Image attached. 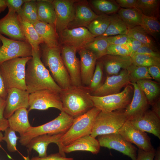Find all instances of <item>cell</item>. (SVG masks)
I'll list each match as a JSON object with an SVG mask.
<instances>
[{
	"label": "cell",
	"instance_id": "59",
	"mask_svg": "<svg viewBox=\"0 0 160 160\" xmlns=\"http://www.w3.org/2000/svg\"><path fill=\"white\" fill-rule=\"evenodd\" d=\"M6 129L4 127L0 125V132L1 131H4Z\"/></svg>",
	"mask_w": 160,
	"mask_h": 160
},
{
	"label": "cell",
	"instance_id": "41",
	"mask_svg": "<svg viewBox=\"0 0 160 160\" xmlns=\"http://www.w3.org/2000/svg\"><path fill=\"white\" fill-rule=\"evenodd\" d=\"M129 76L131 82H136L143 79H151L148 73V67L131 65L127 69Z\"/></svg>",
	"mask_w": 160,
	"mask_h": 160
},
{
	"label": "cell",
	"instance_id": "4",
	"mask_svg": "<svg viewBox=\"0 0 160 160\" xmlns=\"http://www.w3.org/2000/svg\"><path fill=\"white\" fill-rule=\"evenodd\" d=\"M31 57H17L0 63V71L7 91L12 88L26 90L25 66Z\"/></svg>",
	"mask_w": 160,
	"mask_h": 160
},
{
	"label": "cell",
	"instance_id": "40",
	"mask_svg": "<svg viewBox=\"0 0 160 160\" xmlns=\"http://www.w3.org/2000/svg\"><path fill=\"white\" fill-rule=\"evenodd\" d=\"M130 56L132 64L135 65L146 67L153 65L160 66V58L136 54Z\"/></svg>",
	"mask_w": 160,
	"mask_h": 160
},
{
	"label": "cell",
	"instance_id": "2",
	"mask_svg": "<svg viewBox=\"0 0 160 160\" xmlns=\"http://www.w3.org/2000/svg\"><path fill=\"white\" fill-rule=\"evenodd\" d=\"M90 93L82 86H72L59 93L63 111L73 118L85 113L94 107Z\"/></svg>",
	"mask_w": 160,
	"mask_h": 160
},
{
	"label": "cell",
	"instance_id": "20",
	"mask_svg": "<svg viewBox=\"0 0 160 160\" xmlns=\"http://www.w3.org/2000/svg\"><path fill=\"white\" fill-rule=\"evenodd\" d=\"M0 34L5 35L12 39L27 41L16 12L8 11L7 14L0 19Z\"/></svg>",
	"mask_w": 160,
	"mask_h": 160
},
{
	"label": "cell",
	"instance_id": "11",
	"mask_svg": "<svg viewBox=\"0 0 160 160\" xmlns=\"http://www.w3.org/2000/svg\"><path fill=\"white\" fill-rule=\"evenodd\" d=\"M96 37L84 27L67 28L59 36V43L62 45L73 47L77 51L84 48Z\"/></svg>",
	"mask_w": 160,
	"mask_h": 160
},
{
	"label": "cell",
	"instance_id": "31",
	"mask_svg": "<svg viewBox=\"0 0 160 160\" xmlns=\"http://www.w3.org/2000/svg\"><path fill=\"white\" fill-rule=\"evenodd\" d=\"M117 14L126 24L128 29L141 25L143 15L137 8H120L118 11Z\"/></svg>",
	"mask_w": 160,
	"mask_h": 160
},
{
	"label": "cell",
	"instance_id": "46",
	"mask_svg": "<svg viewBox=\"0 0 160 160\" xmlns=\"http://www.w3.org/2000/svg\"><path fill=\"white\" fill-rule=\"evenodd\" d=\"M26 0H5L8 11L17 13Z\"/></svg>",
	"mask_w": 160,
	"mask_h": 160
},
{
	"label": "cell",
	"instance_id": "47",
	"mask_svg": "<svg viewBox=\"0 0 160 160\" xmlns=\"http://www.w3.org/2000/svg\"><path fill=\"white\" fill-rule=\"evenodd\" d=\"M134 54H142L160 58L159 52L155 51L151 48L143 45Z\"/></svg>",
	"mask_w": 160,
	"mask_h": 160
},
{
	"label": "cell",
	"instance_id": "44",
	"mask_svg": "<svg viewBox=\"0 0 160 160\" xmlns=\"http://www.w3.org/2000/svg\"><path fill=\"white\" fill-rule=\"evenodd\" d=\"M132 54L131 49L127 44L122 45L109 44L107 55L121 56H130Z\"/></svg>",
	"mask_w": 160,
	"mask_h": 160
},
{
	"label": "cell",
	"instance_id": "5",
	"mask_svg": "<svg viewBox=\"0 0 160 160\" xmlns=\"http://www.w3.org/2000/svg\"><path fill=\"white\" fill-rule=\"evenodd\" d=\"M74 118L63 111L54 119L44 124L29 128L20 136L19 142L26 146L33 138L39 135L64 133L72 125Z\"/></svg>",
	"mask_w": 160,
	"mask_h": 160
},
{
	"label": "cell",
	"instance_id": "7",
	"mask_svg": "<svg viewBox=\"0 0 160 160\" xmlns=\"http://www.w3.org/2000/svg\"><path fill=\"white\" fill-rule=\"evenodd\" d=\"M127 120L124 111H100L95 119L90 135L95 138L100 135L118 133Z\"/></svg>",
	"mask_w": 160,
	"mask_h": 160
},
{
	"label": "cell",
	"instance_id": "51",
	"mask_svg": "<svg viewBox=\"0 0 160 160\" xmlns=\"http://www.w3.org/2000/svg\"><path fill=\"white\" fill-rule=\"evenodd\" d=\"M137 0H116V3L123 8H137Z\"/></svg>",
	"mask_w": 160,
	"mask_h": 160
},
{
	"label": "cell",
	"instance_id": "9",
	"mask_svg": "<svg viewBox=\"0 0 160 160\" xmlns=\"http://www.w3.org/2000/svg\"><path fill=\"white\" fill-rule=\"evenodd\" d=\"M0 63L17 57H31L32 48L27 41L8 39L0 34Z\"/></svg>",
	"mask_w": 160,
	"mask_h": 160
},
{
	"label": "cell",
	"instance_id": "38",
	"mask_svg": "<svg viewBox=\"0 0 160 160\" xmlns=\"http://www.w3.org/2000/svg\"><path fill=\"white\" fill-rule=\"evenodd\" d=\"M159 19L143 15L140 25L156 41H158L160 33Z\"/></svg>",
	"mask_w": 160,
	"mask_h": 160
},
{
	"label": "cell",
	"instance_id": "28",
	"mask_svg": "<svg viewBox=\"0 0 160 160\" xmlns=\"http://www.w3.org/2000/svg\"><path fill=\"white\" fill-rule=\"evenodd\" d=\"M52 1L36 0L38 21L55 27L56 17Z\"/></svg>",
	"mask_w": 160,
	"mask_h": 160
},
{
	"label": "cell",
	"instance_id": "25",
	"mask_svg": "<svg viewBox=\"0 0 160 160\" xmlns=\"http://www.w3.org/2000/svg\"><path fill=\"white\" fill-rule=\"evenodd\" d=\"M98 16L88 6L83 4H79L75 6L74 18L69 24L67 28L87 27Z\"/></svg>",
	"mask_w": 160,
	"mask_h": 160
},
{
	"label": "cell",
	"instance_id": "57",
	"mask_svg": "<svg viewBox=\"0 0 160 160\" xmlns=\"http://www.w3.org/2000/svg\"><path fill=\"white\" fill-rule=\"evenodd\" d=\"M153 160H160V147H159L155 152Z\"/></svg>",
	"mask_w": 160,
	"mask_h": 160
},
{
	"label": "cell",
	"instance_id": "32",
	"mask_svg": "<svg viewBox=\"0 0 160 160\" xmlns=\"http://www.w3.org/2000/svg\"><path fill=\"white\" fill-rule=\"evenodd\" d=\"M110 24L105 33L95 37L99 38L119 34H127L128 29L124 22L118 15L113 13L109 16Z\"/></svg>",
	"mask_w": 160,
	"mask_h": 160
},
{
	"label": "cell",
	"instance_id": "35",
	"mask_svg": "<svg viewBox=\"0 0 160 160\" xmlns=\"http://www.w3.org/2000/svg\"><path fill=\"white\" fill-rule=\"evenodd\" d=\"M17 14L21 18L34 24L38 21L36 0H26Z\"/></svg>",
	"mask_w": 160,
	"mask_h": 160
},
{
	"label": "cell",
	"instance_id": "23",
	"mask_svg": "<svg viewBox=\"0 0 160 160\" xmlns=\"http://www.w3.org/2000/svg\"><path fill=\"white\" fill-rule=\"evenodd\" d=\"M99 60L109 76L117 75L121 70L127 69L132 64L130 56L106 55Z\"/></svg>",
	"mask_w": 160,
	"mask_h": 160
},
{
	"label": "cell",
	"instance_id": "42",
	"mask_svg": "<svg viewBox=\"0 0 160 160\" xmlns=\"http://www.w3.org/2000/svg\"><path fill=\"white\" fill-rule=\"evenodd\" d=\"M103 66L99 60L96 63L95 70L89 85L84 87L91 94L98 89L102 84Z\"/></svg>",
	"mask_w": 160,
	"mask_h": 160
},
{
	"label": "cell",
	"instance_id": "45",
	"mask_svg": "<svg viewBox=\"0 0 160 160\" xmlns=\"http://www.w3.org/2000/svg\"><path fill=\"white\" fill-rule=\"evenodd\" d=\"M109 44L122 45L127 44L129 38L127 34H119L106 37Z\"/></svg>",
	"mask_w": 160,
	"mask_h": 160
},
{
	"label": "cell",
	"instance_id": "33",
	"mask_svg": "<svg viewBox=\"0 0 160 160\" xmlns=\"http://www.w3.org/2000/svg\"><path fill=\"white\" fill-rule=\"evenodd\" d=\"M136 83L144 93L149 104L151 105L159 95L160 87L159 84L148 79L140 80Z\"/></svg>",
	"mask_w": 160,
	"mask_h": 160
},
{
	"label": "cell",
	"instance_id": "10",
	"mask_svg": "<svg viewBox=\"0 0 160 160\" xmlns=\"http://www.w3.org/2000/svg\"><path fill=\"white\" fill-rule=\"evenodd\" d=\"M29 105L28 112L33 109L44 110L50 108L63 111L59 93L47 89L38 90L29 94Z\"/></svg>",
	"mask_w": 160,
	"mask_h": 160
},
{
	"label": "cell",
	"instance_id": "6",
	"mask_svg": "<svg viewBox=\"0 0 160 160\" xmlns=\"http://www.w3.org/2000/svg\"><path fill=\"white\" fill-rule=\"evenodd\" d=\"M100 110L94 107L86 113L74 118L73 123L62 137L63 147L82 137L90 135L95 119Z\"/></svg>",
	"mask_w": 160,
	"mask_h": 160
},
{
	"label": "cell",
	"instance_id": "26",
	"mask_svg": "<svg viewBox=\"0 0 160 160\" xmlns=\"http://www.w3.org/2000/svg\"><path fill=\"white\" fill-rule=\"evenodd\" d=\"M33 25L44 44L50 47H60L59 36L55 26L39 21Z\"/></svg>",
	"mask_w": 160,
	"mask_h": 160
},
{
	"label": "cell",
	"instance_id": "39",
	"mask_svg": "<svg viewBox=\"0 0 160 160\" xmlns=\"http://www.w3.org/2000/svg\"><path fill=\"white\" fill-rule=\"evenodd\" d=\"M91 2L93 7L101 13V15L115 13L120 8L115 1L93 0Z\"/></svg>",
	"mask_w": 160,
	"mask_h": 160
},
{
	"label": "cell",
	"instance_id": "24",
	"mask_svg": "<svg viewBox=\"0 0 160 160\" xmlns=\"http://www.w3.org/2000/svg\"><path fill=\"white\" fill-rule=\"evenodd\" d=\"M100 147L98 140L89 135L81 137L69 145L64 146L63 149L65 153L76 151H84L97 154L100 152Z\"/></svg>",
	"mask_w": 160,
	"mask_h": 160
},
{
	"label": "cell",
	"instance_id": "22",
	"mask_svg": "<svg viewBox=\"0 0 160 160\" xmlns=\"http://www.w3.org/2000/svg\"><path fill=\"white\" fill-rule=\"evenodd\" d=\"M130 84L133 86V95L130 103L124 111L128 120L148 110L149 105L144 93L136 83L132 82Z\"/></svg>",
	"mask_w": 160,
	"mask_h": 160
},
{
	"label": "cell",
	"instance_id": "16",
	"mask_svg": "<svg viewBox=\"0 0 160 160\" xmlns=\"http://www.w3.org/2000/svg\"><path fill=\"white\" fill-rule=\"evenodd\" d=\"M118 133L128 141L136 145L139 149L147 152L154 149L147 134L135 128L128 120L124 123Z\"/></svg>",
	"mask_w": 160,
	"mask_h": 160
},
{
	"label": "cell",
	"instance_id": "8",
	"mask_svg": "<svg viewBox=\"0 0 160 160\" xmlns=\"http://www.w3.org/2000/svg\"><path fill=\"white\" fill-rule=\"evenodd\" d=\"M133 89L131 86L128 85L117 93L102 96H93L90 94L89 97L94 107L103 112H112L126 108L132 100Z\"/></svg>",
	"mask_w": 160,
	"mask_h": 160
},
{
	"label": "cell",
	"instance_id": "60",
	"mask_svg": "<svg viewBox=\"0 0 160 160\" xmlns=\"http://www.w3.org/2000/svg\"><path fill=\"white\" fill-rule=\"evenodd\" d=\"M1 42V41H0V43Z\"/></svg>",
	"mask_w": 160,
	"mask_h": 160
},
{
	"label": "cell",
	"instance_id": "13",
	"mask_svg": "<svg viewBox=\"0 0 160 160\" xmlns=\"http://www.w3.org/2000/svg\"><path fill=\"white\" fill-rule=\"evenodd\" d=\"M60 48L61 58L69 76L71 85L82 87L80 62L76 55L77 50L73 47L66 45H62Z\"/></svg>",
	"mask_w": 160,
	"mask_h": 160
},
{
	"label": "cell",
	"instance_id": "17",
	"mask_svg": "<svg viewBox=\"0 0 160 160\" xmlns=\"http://www.w3.org/2000/svg\"><path fill=\"white\" fill-rule=\"evenodd\" d=\"M64 133H60L52 135L44 134L39 135L32 139L26 146L28 152H30L32 149L38 153V157L44 158L47 156V148L49 145L54 143L58 145L59 153L62 156L66 157L63 151V147L60 143V140Z\"/></svg>",
	"mask_w": 160,
	"mask_h": 160
},
{
	"label": "cell",
	"instance_id": "43",
	"mask_svg": "<svg viewBox=\"0 0 160 160\" xmlns=\"http://www.w3.org/2000/svg\"><path fill=\"white\" fill-rule=\"evenodd\" d=\"M4 136L2 140L5 141L7 143L8 150L10 152H14L17 151V142L20 137L17 136L15 132L8 127L4 130Z\"/></svg>",
	"mask_w": 160,
	"mask_h": 160
},
{
	"label": "cell",
	"instance_id": "30",
	"mask_svg": "<svg viewBox=\"0 0 160 160\" xmlns=\"http://www.w3.org/2000/svg\"><path fill=\"white\" fill-rule=\"evenodd\" d=\"M127 35L153 50L159 52L156 41L140 25L128 29Z\"/></svg>",
	"mask_w": 160,
	"mask_h": 160
},
{
	"label": "cell",
	"instance_id": "29",
	"mask_svg": "<svg viewBox=\"0 0 160 160\" xmlns=\"http://www.w3.org/2000/svg\"><path fill=\"white\" fill-rule=\"evenodd\" d=\"M18 17L22 31L27 41L31 45L32 49L36 51H40V45L44 43L33 25L18 15Z\"/></svg>",
	"mask_w": 160,
	"mask_h": 160
},
{
	"label": "cell",
	"instance_id": "34",
	"mask_svg": "<svg viewBox=\"0 0 160 160\" xmlns=\"http://www.w3.org/2000/svg\"><path fill=\"white\" fill-rule=\"evenodd\" d=\"M160 3L159 0H137V8L145 16L159 19Z\"/></svg>",
	"mask_w": 160,
	"mask_h": 160
},
{
	"label": "cell",
	"instance_id": "27",
	"mask_svg": "<svg viewBox=\"0 0 160 160\" xmlns=\"http://www.w3.org/2000/svg\"><path fill=\"white\" fill-rule=\"evenodd\" d=\"M27 108H22L16 110L8 119L9 127L22 136L31 126L28 119Z\"/></svg>",
	"mask_w": 160,
	"mask_h": 160
},
{
	"label": "cell",
	"instance_id": "58",
	"mask_svg": "<svg viewBox=\"0 0 160 160\" xmlns=\"http://www.w3.org/2000/svg\"><path fill=\"white\" fill-rule=\"evenodd\" d=\"M23 157L24 160H31L30 159L28 155V156L27 157H25L24 156H23Z\"/></svg>",
	"mask_w": 160,
	"mask_h": 160
},
{
	"label": "cell",
	"instance_id": "37",
	"mask_svg": "<svg viewBox=\"0 0 160 160\" xmlns=\"http://www.w3.org/2000/svg\"><path fill=\"white\" fill-rule=\"evenodd\" d=\"M109 45L106 37L96 38L84 47L92 52L99 59L107 54Z\"/></svg>",
	"mask_w": 160,
	"mask_h": 160
},
{
	"label": "cell",
	"instance_id": "15",
	"mask_svg": "<svg viewBox=\"0 0 160 160\" xmlns=\"http://www.w3.org/2000/svg\"><path fill=\"white\" fill-rule=\"evenodd\" d=\"M127 69H122L116 75L108 76L104 83L95 91L90 94L96 96H102L115 94L131 82Z\"/></svg>",
	"mask_w": 160,
	"mask_h": 160
},
{
	"label": "cell",
	"instance_id": "14",
	"mask_svg": "<svg viewBox=\"0 0 160 160\" xmlns=\"http://www.w3.org/2000/svg\"><path fill=\"white\" fill-rule=\"evenodd\" d=\"M52 2L56 14L55 28L59 36L73 19L75 5L71 0H54Z\"/></svg>",
	"mask_w": 160,
	"mask_h": 160
},
{
	"label": "cell",
	"instance_id": "1",
	"mask_svg": "<svg viewBox=\"0 0 160 160\" xmlns=\"http://www.w3.org/2000/svg\"><path fill=\"white\" fill-rule=\"evenodd\" d=\"M32 49V57L27 63L25 70L27 91L30 94L38 90L47 89L60 93L62 89L43 63L40 51H36Z\"/></svg>",
	"mask_w": 160,
	"mask_h": 160
},
{
	"label": "cell",
	"instance_id": "36",
	"mask_svg": "<svg viewBox=\"0 0 160 160\" xmlns=\"http://www.w3.org/2000/svg\"><path fill=\"white\" fill-rule=\"evenodd\" d=\"M110 23L109 16L102 14L91 22L87 27L89 32L96 37L105 33Z\"/></svg>",
	"mask_w": 160,
	"mask_h": 160
},
{
	"label": "cell",
	"instance_id": "12",
	"mask_svg": "<svg viewBox=\"0 0 160 160\" xmlns=\"http://www.w3.org/2000/svg\"><path fill=\"white\" fill-rule=\"evenodd\" d=\"M97 140L100 147L115 150L129 156L132 160H136L137 148L119 133L100 135L98 136Z\"/></svg>",
	"mask_w": 160,
	"mask_h": 160
},
{
	"label": "cell",
	"instance_id": "52",
	"mask_svg": "<svg viewBox=\"0 0 160 160\" xmlns=\"http://www.w3.org/2000/svg\"><path fill=\"white\" fill-rule=\"evenodd\" d=\"M149 74L152 78L157 81H160V66L153 65L148 67Z\"/></svg>",
	"mask_w": 160,
	"mask_h": 160
},
{
	"label": "cell",
	"instance_id": "3",
	"mask_svg": "<svg viewBox=\"0 0 160 160\" xmlns=\"http://www.w3.org/2000/svg\"><path fill=\"white\" fill-rule=\"evenodd\" d=\"M40 48L41 60L49 68L54 80L62 90L69 88L71 86L70 77L61 58L60 47H50L42 43Z\"/></svg>",
	"mask_w": 160,
	"mask_h": 160
},
{
	"label": "cell",
	"instance_id": "48",
	"mask_svg": "<svg viewBox=\"0 0 160 160\" xmlns=\"http://www.w3.org/2000/svg\"><path fill=\"white\" fill-rule=\"evenodd\" d=\"M155 150L145 151L139 149L136 160H153Z\"/></svg>",
	"mask_w": 160,
	"mask_h": 160
},
{
	"label": "cell",
	"instance_id": "19",
	"mask_svg": "<svg viewBox=\"0 0 160 160\" xmlns=\"http://www.w3.org/2000/svg\"><path fill=\"white\" fill-rule=\"evenodd\" d=\"M29 94L26 90L12 88L7 91L4 117L7 119L17 110L28 108Z\"/></svg>",
	"mask_w": 160,
	"mask_h": 160
},
{
	"label": "cell",
	"instance_id": "53",
	"mask_svg": "<svg viewBox=\"0 0 160 160\" xmlns=\"http://www.w3.org/2000/svg\"><path fill=\"white\" fill-rule=\"evenodd\" d=\"M127 44L130 48L132 52L131 55L135 53L143 45L137 40L129 37Z\"/></svg>",
	"mask_w": 160,
	"mask_h": 160
},
{
	"label": "cell",
	"instance_id": "18",
	"mask_svg": "<svg viewBox=\"0 0 160 160\" xmlns=\"http://www.w3.org/2000/svg\"><path fill=\"white\" fill-rule=\"evenodd\" d=\"M129 120L136 128L160 139V119L152 110H147Z\"/></svg>",
	"mask_w": 160,
	"mask_h": 160
},
{
	"label": "cell",
	"instance_id": "50",
	"mask_svg": "<svg viewBox=\"0 0 160 160\" xmlns=\"http://www.w3.org/2000/svg\"><path fill=\"white\" fill-rule=\"evenodd\" d=\"M6 103V100L0 97V125L6 129L9 127V125L7 119L4 117V112Z\"/></svg>",
	"mask_w": 160,
	"mask_h": 160
},
{
	"label": "cell",
	"instance_id": "54",
	"mask_svg": "<svg viewBox=\"0 0 160 160\" xmlns=\"http://www.w3.org/2000/svg\"><path fill=\"white\" fill-rule=\"evenodd\" d=\"M7 91L6 88L3 77L0 71V97L6 100Z\"/></svg>",
	"mask_w": 160,
	"mask_h": 160
},
{
	"label": "cell",
	"instance_id": "56",
	"mask_svg": "<svg viewBox=\"0 0 160 160\" xmlns=\"http://www.w3.org/2000/svg\"><path fill=\"white\" fill-rule=\"evenodd\" d=\"M7 7L5 0H0V13L3 12Z\"/></svg>",
	"mask_w": 160,
	"mask_h": 160
},
{
	"label": "cell",
	"instance_id": "21",
	"mask_svg": "<svg viewBox=\"0 0 160 160\" xmlns=\"http://www.w3.org/2000/svg\"><path fill=\"white\" fill-rule=\"evenodd\" d=\"M80 57V66L82 85L88 86L91 81L97 59L92 52L84 48L78 50Z\"/></svg>",
	"mask_w": 160,
	"mask_h": 160
},
{
	"label": "cell",
	"instance_id": "55",
	"mask_svg": "<svg viewBox=\"0 0 160 160\" xmlns=\"http://www.w3.org/2000/svg\"><path fill=\"white\" fill-rule=\"evenodd\" d=\"M152 106V111L160 119V100L157 99L151 105Z\"/></svg>",
	"mask_w": 160,
	"mask_h": 160
},
{
	"label": "cell",
	"instance_id": "49",
	"mask_svg": "<svg viewBox=\"0 0 160 160\" xmlns=\"http://www.w3.org/2000/svg\"><path fill=\"white\" fill-rule=\"evenodd\" d=\"M31 160H74L72 158H67L62 156L59 152L51 154L44 158L38 157H32Z\"/></svg>",
	"mask_w": 160,
	"mask_h": 160
}]
</instances>
